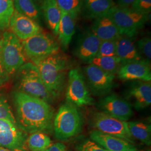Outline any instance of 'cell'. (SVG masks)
<instances>
[{
  "mask_svg": "<svg viewBox=\"0 0 151 151\" xmlns=\"http://www.w3.org/2000/svg\"><path fill=\"white\" fill-rule=\"evenodd\" d=\"M15 9L22 15L27 16L38 23L42 12L35 0H14Z\"/></svg>",
  "mask_w": 151,
  "mask_h": 151,
  "instance_id": "obj_23",
  "label": "cell"
},
{
  "mask_svg": "<svg viewBox=\"0 0 151 151\" xmlns=\"http://www.w3.org/2000/svg\"><path fill=\"white\" fill-rule=\"evenodd\" d=\"M98 106L101 112L124 122L129 120L133 115L132 105L129 101L114 94L101 99Z\"/></svg>",
  "mask_w": 151,
  "mask_h": 151,
  "instance_id": "obj_12",
  "label": "cell"
},
{
  "mask_svg": "<svg viewBox=\"0 0 151 151\" xmlns=\"http://www.w3.org/2000/svg\"><path fill=\"white\" fill-rule=\"evenodd\" d=\"M1 43H2V40L1 39L0 40V86L4 85L6 82L9 80V75L7 73L2 62L1 54Z\"/></svg>",
  "mask_w": 151,
  "mask_h": 151,
  "instance_id": "obj_34",
  "label": "cell"
},
{
  "mask_svg": "<svg viewBox=\"0 0 151 151\" xmlns=\"http://www.w3.org/2000/svg\"><path fill=\"white\" fill-rule=\"evenodd\" d=\"M91 32L100 40H116L121 36L118 27L108 14L95 19Z\"/></svg>",
  "mask_w": 151,
  "mask_h": 151,
  "instance_id": "obj_19",
  "label": "cell"
},
{
  "mask_svg": "<svg viewBox=\"0 0 151 151\" xmlns=\"http://www.w3.org/2000/svg\"><path fill=\"white\" fill-rule=\"evenodd\" d=\"M39 7L47 25L57 35L62 11L56 0H40Z\"/></svg>",
  "mask_w": 151,
  "mask_h": 151,
  "instance_id": "obj_20",
  "label": "cell"
},
{
  "mask_svg": "<svg viewBox=\"0 0 151 151\" xmlns=\"http://www.w3.org/2000/svg\"><path fill=\"white\" fill-rule=\"evenodd\" d=\"M83 70L85 78L94 95H106L114 86L115 75L105 72L97 65L90 63L84 68Z\"/></svg>",
  "mask_w": 151,
  "mask_h": 151,
  "instance_id": "obj_10",
  "label": "cell"
},
{
  "mask_svg": "<svg viewBox=\"0 0 151 151\" xmlns=\"http://www.w3.org/2000/svg\"><path fill=\"white\" fill-rule=\"evenodd\" d=\"M127 126L133 138L140 140L147 146L151 145V125L141 122H129Z\"/></svg>",
  "mask_w": 151,
  "mask_h": 151,
  "instance_id": "obj_24",
  "label": "cell"
},
{
  "mask_svg": "<svg viewBox=\"0 0 151 151\" xmlns=\"http://www.w3.org/2000/svg\"><path fill=\"white\" fill-rule=\"evenodd\" d=\"M1 40L2 62L7 73L11 75L25 63L26 57L22 42L13 32H4Z\"/></svg>",
  "mask_w": 151,
  "mask_h": 151,
  "instance_id": "obj_7",
  "label": "cell"
},
{
  "mask_svg": "<svg viewBox=\"0 0 151 151\" xmlns=\"http://www.w3.org/2000/svg\"><path fill=\"white\" fill-rule=\"evenodd\" d=\"M106 151H107V150H106ZM137 151V149H136V150H128V151Z\"/></svg>",
  "mask_w": 151,
  "mask_h": 151,
  "instance_id": "obj_38",
  "label": "cell"
},
{
  "mask_svg": "<svg viewBox=\"0 0 151 151\" xmlns=\"http://www.w3.org/2000/svg\"><path fill=\"white\" fill-rule=\"evenodd\" d=\"M1 37H0V40H1Z\"/></svg>",
  "mask_w": 151,
  "mask_h": 151,
  "instance_id": "obj_39",
  "label": "cell"
},
{
  "mask_svg": "<svg viewBox=\"0 0 151 151\" xmlns=\"http://www.w3.org/2000/svg\"><path fill=\"white\" fill-rule=\"evenodd\" d=\"M116 40H101L97 57L116 56Z\"/></svg>",
  "mask_w": 151,
  "mask_h": 151,
  "instance_id": "obj_29",
  "label": "cell"
},
{
  "mask_svg": "<svg viewBox=\"0 0 151 151\" xmlns=\"http://www.w3.org/2000/svg\"><path fill=\"white\" fill-rule=\"evenodd\" d=\"M136 45L143 60L150 62L151 59V38L149 37L142 38L137 42Z\"/></svg>",
  "mask_w": 151,
  "mask_h": 151,
  "instance_id": "obj_30",
  "label": "cell"
},
{
  "mask_svg": "<svg viewBox=\"0 0 151 151\" xmlns=\"http://www.w3.org/2000/svg\"><path fill=\"white\" fill-rule=\"evenodd\" d=\"M45 151H67V147L63 143L57 142L52 145Z\"/></svg>",
  "mask_w": 151,
  "mask_h": 151,
  "instance_id": "obj_35",
  "label": "cell"
},
{
  "mask_svg": "<svg viewBox=\"0 0 151 151\" xmlns=\"http://www.w3.org/2000/svg\"><path fill=\"white\" fill-rule=\"evenodd\" d=\"M0 151H12L9 149H7L5 148H4V147H0Z\"/></svg>",
  "mask_w": 151,
  "mask_h": 151,
  "instance_id": "obj_37",
  "label": "cell"
},
{
  "mask_svg": "<svg viewBox=\"0 0 151 151\" xmlns=\"http://www.w3.org/2000/svg\"><path fill=\"white\" fill-rule=\"evenodd\" d=\"M100 67L103 70L115 75L118 73L122 64L116 56L96 57L91 63Z\"/></svg>",
  "mask_w": 151,
  "mask_h": 151,
  "instance_id": "obj_26",
  "label": "cell"
},
{
  "mask_svg": "<svg viewBox=\"0 0 151 151\" xmlns=\"http://www.w3.org/2000/svg\"><path fill=\"white\" fill-rule=\"evenodd\" d=\"M14 10L13 1L0 0V30H4L9 27Z\"/></svg>",
  "mask_w": 151,
  "mask_h": 151,
  "instance_id": "obj_27",
  "label": "cell"
},
{
  "mask_svg": "<svg viewBox=\"0 0 151 151\" xmlns=\"http://www.w3.org/2000/svg\"><path fill=\"white\" fill-rule=\"evenodd\" d=\"M91 126L95 130L113 135L132 144L134 143V138L130 134L127 122L115 118L103 112H96L92 116Z\"/></svg>",
  "mask_w": 151,
  "mask_h": 151,
  "instance_id": "obj_9",
  "label": "cell"
},
{
  "mask_svg": "<svg viewBox=\"0 0 151 151\" xmlns=\"http://www.w3.org/2000/svg\"><path fill=\"white\" fill-rule=\"evenodd\" d=\"M12 96L16 124L20 129L27 134L52 132L55 114L48 103L18 91L14 92Z\"/></svg>",
  "mask_w": 151,
  "mask_h": 151,
  "instance_id": "obj_1",
  "label": "cell"
},
{
  "mask_svg": "<svg viewBox=\"0 0 151 151\" xmlns=\"http://www.w3.org/2000/svg\"><path fill=\"white\" fill-rule=\"evenodd\" d=\"M83 124V118L77 107L67 102L60 106L54 116L55 137L62 142L69 140L81 133Z\"/></svg>",
  "mask_w": 151,
  "mask_h": 151,
  "instance_id": "obj_3",
  "label": "cell"
},
{
  "mask_svg": "<svg viewBox=\"0 0 151 151\" xmlns=\"http://www.w3.org/2000/svg\"><path fill=\"white\" fill-rule=\"evenodd\" d=\"M22 43L25 57L35 65L60 52V45L58 42L43 32L22 40Z\"/></svg>",
  "mask_w": 151,
  "mask_h": 151,
  "instance_id": "obj_6",
  "label": "cell"
},
{
  "mask_svg": "<svg viewBox=\"0 0 151 151\" xmlns=\"http://www.w3.org/2000/svg\"><path fill=\"white\" fill-rule=\"evenodd\" d=\"M131 9L138 12L149 15L151 11V0H135Z\"/></svg>",
  "mask_w": 151,
  "mask_h": 151,
  "instance_id": "obj_32",
  "label": "cell"
},
{
  "mask_svg": "<svg viewBox=\"0 0 151 151\" xmlns=\"http://www.w3.org/2000/svg\"><path fill=\"white\" fill-rule=\"evenodd\" d=\"M101 40L92 32L83 33L78 40L75 49L76 56L81 61L90 64L97 57Z\"/></svg>",
  "mask_w": 151,
  "mask_h": 151,
  "instance_id": "obj_14",
  "label": "cell"
},
{
  "mask_svg": "<svg viewBox=\"0 0 151 151\" xmlns=\"http://www.w3.org/2000/svg\"><path fill=\"white\" fill-rule=\"evenodd\" d=\"M27 137V147L31 151H45L52 144L48 135L42 132H35Z\"/></svg>",
  "mask_w": 151,
  "mask_h": 151,
  "instance_id": "obj_25",
  "label": "cell"
},
{
  "mask_svg": "<svg viewBox=\"0 0 151 151\" xmlns=\"http://www.w3.org/2000/svg\"><path fill=\"white\" fill-rule=\"evenodd\" d=\"M0 119H6L16 123L11 107L5 99L0 96Z\"/></svg>",
  "mask_w": 151,
  "mask_h": 151,
  "instance_id": "obj_31",
  "label": "cell"
},
{
  "mask_svg": "<svg viewBox=\"0 0 151 151\" xmlns=\"http://www.w3.org/2000/svg\"><path fill=\"white\" fill-rule=\"evenodd\" d=\"M127 97L137 110L149 106L151 104V81H141L130 87Z\"/></svg>",
  "mask_w": 151,
  "mask_h": 151,
  "instance_id": "obj_17",
  "label": "cell"
},
{
  "mask_svg": "<svg viewBox=\"0 0 151 151\" xmlns=\"http://www.w3.org/2000/svg\"><path fill=\"white\" fill-rule=\"evenodd\" d=\"M78 151H106L91 139H85L77 145Z\"/></svg>",
  "mask_w": 151,
  "mask_h": 151,
  "instance_id": "obj_33",
  "label": "cell"
},
{
  "mask_svg": "<svg viewBox=\"0 0 151 151\" xmlns=\"http://www.w3.org/2000/svg\"><path fill=\"white\" fill-rule=\"evenodd\" d=\"M90 137L91 140L107 151H125L137 149L133 144L97 130L91 131Z\"/></svg>",
  "mask_w": 151,
  "mask_h": 151,
  "instance_id": "obj_16",
  "label": "cell"
},
{
  "mask_svg": "<svg viewBox=\"0 0 151 151\" xmlns=\"http://www.w3.org/2000/svg\"><path fill=\"white\" fill-rule=\"evenodd\" d=\"M113 6V0H83L82 9L87 17L96 19L108 14Z\"/></svg>",
  "mask_w": 151,
  "mask_h": 151,
  "instance_id": "obj_22",
  "label": "cell"
},
{
  "mask_svg": "<svg viewBox=\"0 0 151 151\" xmlns=\"http://www.w3.org/2000/svg\"><path fill=\"white\" fill-rule=\"evenodd\" d=\"M117 74L119 79L123 81H151L150 62L141 60L124 64Z\"/></svg>",
  "mask_w": 151,
  "mask_h": 151,
  "instance_id": "obj_15",
  "label": "cell"
},
{
  "mask_svg": "<svg viewBox=\"0 0 151 151\" xmlns=\"http://www.w3.org/2000/svg\"><path fill=\"white\" fill-rule=\"evenodd\" d=\"M27 137L16 123L0 119V147L12 151H24Z\"/></svg>",
  "mask_w": 151,
  "mask_h": 151,
  "instance_id": "obj_11",
  "label": "cell"
},
{
  "mask_svg": "<svg viewBox=\"0 0 151 151\" xmlns=\"http://www.w3.org/2000/svg\"><path fill=\"white\" fill-rule=\"evenodd\" d=\"M66 100L76 107L92 105L94 100L91 97L85 82L83 73L78 68L71 69L68 74Z\"/></svg>",
  "mask_w": 151,
  "mask_h": 151,
  "instance_id": "obj_8",
  "label": "cell"
},
{
  "mask_svg": "<svg viewBox=\"0 0 151 151\" xmlns=\"http://www.w3.org/2000/svg\"><path fill=\"white\" fill-rule=\"evenodd\" d=\"M61 11L77 17L82 8L83 0H56Z\"/></svg>",
  "mask_w": 151,
  "mask_h": 151,
  "instance_id": "obj_28",
  "label": "cell"
},
{
  "mask_svg": "<svg viewBox=\"0 0 151 151\" xmlns=\"http://www.w3.org/2000/svg\"><path fill=\"white\" fill-rule=\"evenodd\" d=\"M117 6L123 8H131L135 0H115Z\"/></svg>",
  "mask_w": 151,
  "mask_h": 151,
  "instance_id": "obj_36",
  "label": "cell"
},
{
  "mask_svg": "<svg viewBox=\"0 0 151 151\" xmlns=\"http://www.w3.org/2000/svg\"><path fill=\"white\" fill-rule=\"evenodd\" d=\"M108 15L118 27L121 35L133 38L148 21L149 15L133 10L114 5Z\"/></svg>",
  "mask_w": 151,
  "mask_h": 151,
  "instance_id": "obj_5",
  "label": "cell"
},
{
  "mask_svg": "<svg viewBox=\"0 0 151 151\" xmlns=\"http://www.w3.org/2000/svg\"><path fill=\"white\" fill-rule=\"evenodd\" d=\"M12 1H13V0H12Z\"/></svg>",
  "mask_w": 151,
  "mask_h": 151,
  "instance_id": "obj_40",
  "label": "cell"
},
{
  "mask_svg": "<svg viewBox=\"0 0 151 151\" xmlns=\"http://www.w3.org/2000/svg\"><path fill=\"white\" fill-rule=\"evenodd\" d=\"M116 56L120 60L122 65L133 62L145 60L138 52L133 38L124 35H121L116 40Z\"/></svg>",
  "mask_w": 151,
  "mask_h": 151,
  "instance_id": "obj_18",
  "label": "cell"
},
{
  "mask_svg": "<svg viewBox=\"0 0 151 151\" xmlns=\"http://www.w3.org/2000/svg\"><path fill=\"white\" fill-rule=\"evenodd\" d=\"M18 91L50 104L54 97L44 84L38 67L32 62L25 63L16 71Z\"/></svg>",
  "mask_w": 151,
  "mask_h": 151,
  "instance_id": "obj_4",
  "label": "cell"
},
{
  "mask_svg": "<svg viewBox=\"0 0 151 151\" xmlns=\"http://www.w3.org/2000/svg\"><path fill=\"white\" fill-rule=\"evenodd\" d=\"M36 65L49 92L54 99L58 97L64 89L67 72L70 67L68 57L58 52Z\"/></svg>",
  "mask_w": 151,
  "mask_h": 151,
  "instance_id": "obj_2",
  "label": "cell"
},
{
  "mask_svg": "<svg viewBox=\"0 0 151 151\" xmlns=\"http://www.w3.org/2000/svg\"><path fill=\"white\" fill-rule=\"evenodd\" d=\"M9 27L12 32L22 40L42 32V29L39 23L22 15L15 9L11 16Z\"/></svg>",
  "mask_w": 151,
  "mask_h": 151,
  "instance_id": "obj_13",
  "label": "cell"
},
{
  "mask_svg": "<svg viewBox=\"0 0 151 151\" xmlns=\"http://www.w3.org/2000/svg\"><path fill=\"white\" fill-rule=\"evenodd\" d=\"M61 11L58 35L62 45L64 48H67L75 32L76 17L68 13Z\"/></svg>",
  "mask_w": 151,
  "mask_h": 151,
  "instance_id": "obj_21",
  "label": "cell"
}]
</instances>
